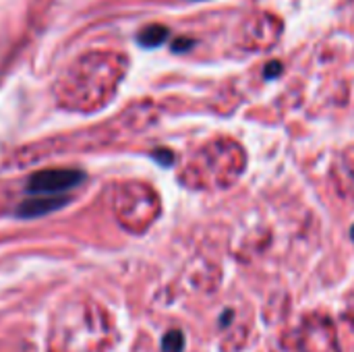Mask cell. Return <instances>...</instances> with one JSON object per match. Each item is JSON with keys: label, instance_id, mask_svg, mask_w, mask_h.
<instances>
[{"label": "cell", "instance_id": "obj_1", "mask_svg": "<svg viewBox=\"0 0 354 352\" xmlns=\"http://www.w3.org/2000/svg\"><path fill=\"white\" fill-rule=\"evenodd\" d=\"M276 352H340L332 317L324 313L301 317L295 328L280 336Z\"/></svg>", "mask_w": 354, "mask_h": 352}, {"label": "cell", "instance_id": "obj_2", "mask_svg": "<svg viewBox=\"0 0 354 352\" xmlns=\"http://www.w3.org/2000/svg\"><path fill=\"white\" fill-rule=\"evenodd\" d=\"M85 174L75 168H48L31 174L27 191L33 195H60L81 185Z\"/></svg>", "mask_w": 354, "mask_h": 352}, {"label": "cell", "instance_id": "obj_3", "mask_svg": "<svg viewBox=\"0 0 354 352\" xmlns=\"http://www.w3.org/2000/svg\"><path fill=\"white\" fill-rule=\"evenodd\" d=\"M66 197H60V195H41V197H33V199H27L19 205L17 214L21 218H39V216H46L50 212H56L60 210L62 205H66Z\"/></svg>", "mask_w": 354, "mask_h": 352}, {"label": "cell", "instance_id": "obj_4", "mask_svg": "<svg viewBox=\"0 0 354 352\" xmlns=\"http://www.w3.org/2000/svg\"><path fill=\"white\" fill-rule=\"evenodd\" d=\"M168 37V29L164 25H149L139 31V44L145 48H156L162 46Z\"/></svg>", "mask_w": 354, "mask_h": 352}, {"label": "cell", "instance_id": "obj_5", "mask_svg": "<svg viewBox=\"0 0 354 352\" xmlns=\"http://www.w3.org/2000/svg\"><path fill=\"white\" fill-rule=\"evenodd\" d=\"M162 352H185V336L178 330H172L162 340Z\"/></svg>", "mask_w": 354, "mask_h": 352}, {"label": "cell", "instance_id": "obj_6", "mask_svg": "<svg viewBox=\"0 0 354 352\" xmlns=\"http://www.w3.org/2000/svg\"><path fill=\"white\" fill-rule=\"evenodd\" d=\"M153 158H156L158 162H162L164 166L172 164V160H174V158H172V154H170V151H166V149H158V151L153 154Z\"/></svg>", "mask_w": 354, "mask_h": 352}, {"label": "cell", "instance_id": "obj_7", "mask_svg": "<svg viewBox=\"0 0 354 352\" xmlns=\"http://www.w3.org/2000/svg\"><path fill=\"white\" fill-rule=\"evenodd\" d=\"M191 44H193V41H189V39H187V41H176V44H174V50L187 48V46H191Z\"/></svg>", "mask_w": 354, "mask_h": 352}, {"label": "cell", "instance_id": "obj_8", "mask_svg": "<svg viewBox=\"0 0 354 352\" xmlns=\"http://www.w3.org/2000/svg\"><path fill=\"white\" fill-rule=\"evenodd\" d=\"M351 232H353V241H354V226H353V230H351Z\"/></svg>", "mask_w": 354, "mask_h": 352}]
</instances>
